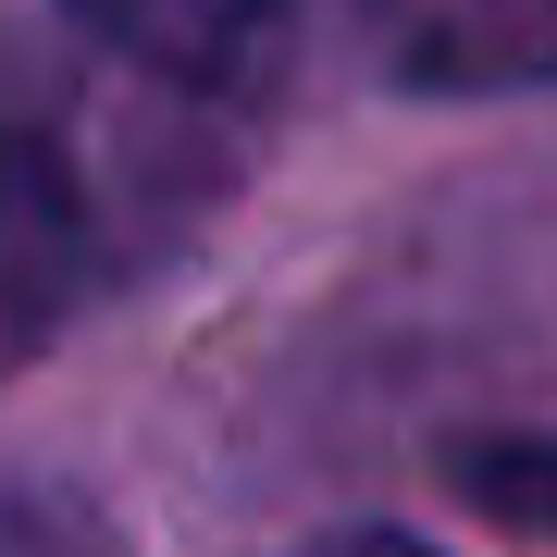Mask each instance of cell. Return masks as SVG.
Instances as JSON below:
<instances>
[{
    "instance_id": "obj_3",
    "label": "cell",
    "mask_w": 557,
    "mask_h": 557,
    "mask_svg": "<svg viewBox=\"0 0 557 557\" xmlns=\"http://www.w3.org/2000/svg\"><path fill=\"white\" fill-rule=\"evenodd\" d=\"M372 38L409 87L446 100L557 87V0H372Z\"/></svg>"
},
{
    "instance_id": "obj_2",
    "label": "cell",
    "mask_w": 557,
    "mask_h": 557,
    "mask_svg": "<svg viewBox=\"0 0 557 557\" xmlns=\"http://www.w3.org/2000/svg\"><path fill=\"white\" fill-rule=\"evenodd\" d=\"M87 298V186L38 124L0 112V372H25Z\"/></svg>"
},
{
    "instance_id": "obj_5",
    "label": "cell",
    "mask_w": 557,
    "mask_h": 557,
    "mask_svg": "<svg viewBox=\"0 0 557 557\" xmlns=\"http://www.w3.org/2000/svg\"><path fill=\"white\" fill-rule=\"evenodd\" d=\"M298 557H434V545H409V533H310Z\"/></svg>"
},
{
    "instance_id": "obj_1",
    "label": "cell",
    "mask_w": 557,
    "mask_h": 557,
    "mask_svg": "<svg viewBox=\"0 0 557 557\" xmlns=\"http://www.w3.org/2000/svg\"><path fill=\"white\" fill-rule=\"evenodd\" d=\"M62 13H75L124 75L236 112V100H260V87L298 62V38H310L322 0H62Z\"/></svg>"
},
{
    "instance_id": "obj_4",
    "label": "cell",
    "mask_w": 557,
    "mask_h": 557,
    "mask_svg": "<svg viewBox=\"0 0 557 557\" xmlns=\"http://www.w3.org/2000/svg\"><path fill=\"white\" fill-rule=\"evenodd\" d=\"M458 496H483L520 533H557V446H458Z\"/></svg>"
}]
</instances>
